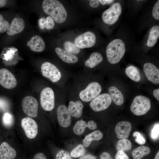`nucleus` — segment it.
I'll use <instances>...</instances> for the list:
<instances>
[{
  "mask_svg": "<svg viewBox=\"0 0 159 159\" xmlns=\"http://www.w3.org/2000/svg\"><path fill=\"white\" fill-rule=\"evenodd\" d=\"M42 8L44 12L57 23H62L67 19V11L62 4L58 0H44Z\"/></svg>",
  "mask_w": 159,
  "mask_h": 159,
  "instance_id": "1",
  "label": "nucleus"
},
{
  "mask_svg": "<svg viewBox=\"0 0 159 159\" xmlns=\"http://www.w3.org/2000/svg\"><path fill=\"white\" fill-rule=\"evenodd\" d=\"M126 51L125 43L121 39H113L107 45L106 48L107 59L112 64L119 62L124 55Z\"/></svg>",
  "mask_w": 159,
  "mask_h": 159,
  "instance_id": "2",
  "label": "nucleus"
},
{
  "mask_svg": "<svg viewBox=\"0 0 159 159\" xmlns=\"http://www.w3.org/2000/svg\"><path fill=\"white\" fill-rule=\"evenodd\" d=\"M151 101L147 97L139 95L133 99L130 107L131 112L137 116L142 115L146 113L150 109Z\"/></svg>",
  "mask_w": 159,
  "mask_h": 159,
  "instance_id": "3",
  "label": "nucleus"
},
{
  "mask_svg": "<svg viewBox=\"0 0 159 159\" xmlns=\"http://www.w3.org/2000/svg\"><path fill=\"white\" fill-rule=\"evenodd\" d=\"M122 11L121 4L118 2L115 3L103 12L102 17V21L107 25H113L118 21Z\"/></svg>",
  "mask_w": 159,
  "mask_h": 159,
  "instance_id": "4",
  "label": "nucleus"
},
{
  "mask_svg": "<svg viewBox=\"0 0 159 159\" xmlns=\"http://www.w3.org/2000/svg\"><path fill=\"white\" fill-rule=\"evenodd\" d=\"M101 91V86L99 83L95 82H92L80 92L79 97L83 101L88 102L99 95Z\"/></svg>",
  "mask_w": 159,
  "mask_h": 159,
  "instance_id": "5",
  "label": "nucleus"
},
{
  "mask_svg": "<svg viewBox=\"0 0 159 159\" xmlns=\"http://www.w3.org/2000/svg\"><path fill=\"white\" fill-rule=\"evenodd\" d=\"M41 71L43 76L53 82H57L61 78V72L54 65L50 62H44L41 66Z\"/></svg>",
  "mask_w": 159,
  "mask_h": 159,
  "instance_id": "6",
  "label": "nucleus"
},
{
  "mask_svg": "<svg viewBox=\"0 0 159 159\" xmlns=\"http://www.w3.org/2000/svg\"><path fill=\"white\" fill-rule=\"evenodd\" d=\"M112 102V100L109 94L104 93L98 95L92 100L90 106L94 111L99 112L107 109Z\"/></svg>",
  "mask_w": 159,
  "mask_h": 159,
  "instance_id": "7",
  "label": "nucleus"
},
{
  "mask_svg": "<svg viewBox=\"0 0 159 159\" xmlns=\"http://www.w3.org/2000/svg\"><path fill=\"white\" fill-rule=\"evenodd\" d=\"M41 106L45 110L50 111L54 108V96L53 91L49 87H46L42 90L40 97Z\"/></svg>",
  "mask_w": 159,
  "mask_h": 159,
  "instance_id": "8",
  "label": "nucleus"
},
{
  "mask_svg": "<svg viewBox=\"0 0 159 159\" xmlns=\"http://www.w3.org/2000/svg\"><path fill=\"white\" fill-rule=\"evenodd\" d=\"M96 39V36L93 32L88 31L77 37L75 39L74 43L79 48H90L94 45Z\"/></svg>",
  "mask_w": 159,
  "mask_h": 159,
  "instance_id": "9",
  "label": "nucleus"
},
{
  "mask_svg": "<svg viewBox=\"0 0 159 159\" xmlns=\"http://www.w3.org/2000/svg\"><path fill=\"white\" fill-rule=\"evenodd\" d=\"M22 106L24 112L29 117H35L37 116L38 103L33 97L28 96L24 97L22 100Z\"/></svg>",
  "mask_w": 159,
  "mask_h": 159,
  "instance_id": "10",
  "label": "nucleus"
},
{
  "mask_svg": "<svg viewBox=\"0 0 159 159\" xmlns=\"http://www.w3.org/2000/svg\"><path fill=\"white\" fill-rule=\"evenodd\" d=\"M22 128L27 137L30 139L34 138L38 132V127L36 122L30 117L23 118L21 122Z\"/></svg>",
  "mask_w": 159,
  "mask_h": 159,
  "instance_id": "11",
  "label": "nucleus"
},
{
  "mask_svg": "<svg viewBox=\"0 0 159 159\" xmlns=\"http://www.w3.org/2000/svg\"><path fill=\"white\" fill-rule=\"evenodd\" d=\"M17 82L14 76L8 70L5 68L0 69V84L7 89L15 87Z\"/></svg>",
  "mask_w": 159,
  "mask_h": 159,
  "instance_id": "12",
  "label": "nucleus"
},
{
  "mask_svg": "<svg viewBox=\"0 0 159 159\" xmlns=\"http://www.w3.org/2000/svg\"><path fill=\"white\" fill-rule=\"evenodd\" d=\"M143 70L148 80L154 84L159 83V69L154 64L150 62L145 63Z\"/></svg>",
  "mask_w": 159,
  "mask_h": 159,
  "instance_id": "13",
  "label": "nucleus"
},
{
  "mask_svg": "<svg viewBox=\"0 0 159 159\" xmlns=\"http://www.w3.org/2000/svg\"><path fill=\"white\" fill-rule=\"evenodd\" d=\"M58 121L59 124L64 127H68L71 124V117L68 108L64 105L59 106L57 110Z\"/></svg>",
  "mask_w": 159,
  "mask_h": 159,
  "instance_id": "14",
  "label": "nucleus"
},
{
  "mask_svg": "<svg viewBox=\"0 0 159 159\" xmlns=\"http://www.w3.org/2000/svg\"><path fill=\"white\" fill-rule=\"evenodd\" d=\"M132 130L131 123L127 121H122L118 123L115 126V131L117 138L119 139L127 138Z\"/></svg>",
  "mask_w": 159,
  "mask_h": 159,
  "instance_id": "15",
  "label": "nucleus"
},
{
  "mask_svg": "<svg viewBox=\"0 0 159 159\" xmlns=\"http://www.w3.org/2000/svg\"><path fill=\"white\" fill-rule=\"evenodd\" d=\"M24 20L19 17H15L12 20L7 32L9 36H13L22 32L25 27Z\"/></svg>",
  "mask_w": 159,
  "mask_h": 159,
  "instance_id": "16",
  "label": "nucleus"
},
{
  "mask_svg": "<svg viewBox=\"0 0 159 159\" xmlns=\"http://www.w3.org/2000/svg\"><path fill=\"white\" fill-rule=\"evenodd\" d=\"M27 45L32 51L37 52L43 51L45 47L43 39L41 37L37 35L32 37L27 42Z\"/></svg>",
  "mask_w": 159,
  "mask_h": 159,
  "instance_id": "17",
  "label": "nucleus"
},
{
  "mask_svg": "<svg viewBox=\"0 0 159 159\" xmlns=\"http://www.w3.org/2000/svg\"><path fill=\"white\" fill-rule=\"evenodd\" d=\"M16 150L7 143L2 142L0 146V159H13L16 155Z\"/></svg>",
  "mask_w": 159,
  "mask_h": 159,
  "instance_id": "18",
  "label": "nucleus"
},
{
  "mask_svg": "<svg viewBox=\"0 0 159 159\" xmlns=\"http://www.w3.org/2000/svg\"><path fill=\"white\" fill-rule=\"evenodd\" d=\"M55 52L59 58L66 63L74 64L78 60L77 56L60 48L56 47Z\"/></svg>",
  "mask_w": 159,
  "mask_h": 159,
  "instance_id": "19",
  "label": "nucleus"
},
{
  "mask_svg": "<svg viewBox=\"0 0 159 159\" xmlns=\"http://www.w3.org/2000/svg\"><path fill=\"white\" fill-rule=\"evenodd\" d=\"M83 107L82 103L80 100L75 102L71 101L69 103L68 108L71 116L79 118L82 115Z\"/></svg>",
  "mask_w": 159,
  "mask_h": 159,
  "instance_id": "20",
  "label": "nucleus"
},
{
  "mask_svg": "<svg viewBox=\"0 0 159 159\" xmlns=\"http://www.w3.org/2000/svg\"><path fill=\"white\" fill-rule=\"evenodd\" d=\"M108 92L112 101L116 105L118 106L122 105L124 101V98L123 95L116 87L112 86L108 89Z\"/></svg>",
  "mask_w": 159,
  "mask_h": 159,
  "instance_id": "21",
  "label": "nucleus"
},
{
  "mask_svg": "<svg viewBox=\"0 0 159 159\" xmlns=\"http://www.w3.org/2000/svg\"><path fill=\"white\" fill-rule=\"evenodd\" d=\"M159 37V26L155 25L150 29L146 45L149 47H152L155 45Z\"/></svg>",
  "mask_w": 159,
  "mask_h": 159,
  "instance_id": "22",
  "label": "nucleus"
},
{
  "mask_svg": "<svg viewBox=\"0 0 159 159\" xmlns=\"http://www.w3.org/2000/svg\"><path fill=\"white\" fill-rule=\"evenodd\" d=\"M103 60L102 55L98 52H94L85 62V65L90 68H93L100 63Z\"/></svg>",
  "mask_w": 159,
  "mask_h": 159,
  "instance_id": "23",
  "label": "nucleus"
},
{
  "mask_svg": "<svg viewBox=\"0 0 159 159\" xmlns=\"http://www.w3.org/2000/svg\"><path fill=\"white\" fill-rule=\"evenodd\" d=\"M103 137V134L100 131H95L85 136L83 140L84 146L86 147H88L92 141L100 140Z\"/></svg>",
  "mask_w": 159,
  "mask_h": 159,
  "instance_id": "24",
  "label": "nucleus"
},
{
  "mask_svg": "<svg viewBox=\"0 0 159 159\" xmlns=\"http://www.w3.org/2000/svg\"><path fill=\"white\" fill-rule=\"evenodd\" d=\"M150 152V149L149 147L142 145L138 147L133 151L132 155L133 159H141Z\"/></svg>",
  "mask_w": 159,
  "mask_h": 159,
  "instance_id": "25",
  "label": "nucleus"
},
{
  "mask_svg": "<svg viewBox=\"0 0 159 159\" xmlns=\"http://www.w3.org/2000/svg\"><path fill=\"white\" fill-rule=\"evenodd\" d=\"M125 72L126 75L133 81L138 82L141 80L140 72L135 67L132 66H129L126 69Z\"/></svg>",
  "mask_w": 159,
  "mask_h": 159,
  "instance_id": "26",
  "label": "nucleus"
},
{
  "mask_svg": "<svg viewBox=\"0 0 159 159\" xmlns=\"http://www.w3.org/2000/svg\"><path fill=\"white\" fill-rule=\"evenodd\" d=\"M132 145L131 142L127 139H122L118 140L117 143L116 148L118 151H123L130 150Z\"/></svg>",
  "mask_w": 159,
  "mask_h": 159,
  "instance_id": "27",
  "label": "nucleus"
},
{
  "mask_svg": "<svg viewBox=\"0 0 159 159\" xmlns=\"http://www.w3.org/2000/svg\"><path fill=\"white\" fill-rule=\"evenodd\" d=\"M87 127H88L87 124L85 121L82 120L76 122L74 126L73 130L75 134L80 135L84 132Z\"/></svg>",
  "mask_w": 159,
  "mask_h": 159,
  "instance_id": "28",
  "label": "nucleus"
},
{
  "mask_svg": "<svg viewBox=\"0 0 159 159\" xmlns=\"http://www.w3.org/2000/svg\"><path fill=\"white\" fill-rule=\"evenodd\" d=\"M66 50L71 53L77 54L80 52V49L75 44L69 41H66L64 44Z\"/></svg>",
  "mask_w": 159,
  "mask_h": 159,
  "instance_id": "29",
  "label": "nucleus"
},
{
  "mask_svg": "<svg viewBox=\"0 0 159 159\" xmlns=\"http://www.w3.org/2000/svg\"><path fill=\"white\" fill-rule=\"evenodd\" d=\"M85 153V150L83 146L80 144L72 151L70 155L73 158H77L83 156Z\"/></svg>",
  "mask_w": 159,
  "mask_h": 159,
  "instance_id": "30",
  "label": "nucleus"
},
{
  "mask_svg": "<svg viewBox=\"0 0 159 159\" xmlns=\"http://www.w3.org/2000/svg\"><path fill=\"white\" fill-rule=\"evenodd\" d=\"M9 25V22L0 14V33H3L7 31Z\"/></svg>",
  "mask_w": 159,
  "mask_h": 159,
  "instance_id": "31",
  "label": "nucleus"
},
{
  "mask_svg": "<svg viewBox=\"0 0 159 159\" xmlns=\"http://www.w3.org/2000/svg\"><path fill=\"white\" fill-rule=\"evenodd\" d=\"M3 122L6 125L10 126L13 123V117L9 113H4L3 117Z\"/></svg>",
  "mask_w": 159,
  "mask_h": 159,
  "instance_id": "32",
  "label": "nucleus"
},
{
  "mask_svg": "<svg viewBox=\"0 0 159 159\" xmlns=\"http://www.w3.org/2000/svg\"><path fill=\"white\" fill-rule=\"evenodd\" d=\"M152 15L155 20H159V0H158L154 5L152 10Z\"/></svg>",
  "mask_w": 159,
  "mask_h": 159,
  "instance_id": "33",
  "label": "nucleus"
},
{
  "mask_svg": "<svg viewBox=\"0 0 159 159\" xmlns=\"http://www.w3.org/2000/svg\"><path fill=\"white\" fill-rule=\"evenodd\" d=\"M71 157L68 152L62 150L59 151L56 159H73Z\"/></svg>",
  "mask_w": 159,
  "mask_h": 159,
  "instance_id": "34",
  "label": "nucleus"
},
{
  "mask_svg": "<svg viewBox=\"0 0 159 159\" xmlns=\"http://www.w3.org/2000/svg\"><path fill=\"white\" fill-rule=\"evenodd\" d=\"M133 136L136 137L135 139V141L138 144L143 145L145 143L146 141L145 139L138 132L135 131L134 132Z\"/></svg>",
  "mask_w": 159,
  "mask_h": 159,
  "instance_id": "35",
  "label": "nucleus"
},
{
  "mask_svg": "<svg viewBox=\"0 0 159 159\" xmlns=\"http://www.w3.org/2000/svg\"><path fill=\"white\" fill-rule=\"evenodd\" d=\"M9 107L8 102L4 98H0V111H6L8 109Z\"/></svg>",
  "mask_w": 159,
  "mask_h": 159,
  "instance_id": "36",
  "label": "nucleus"
},
{
  "mask_svg": "<svg viewBox=\"0 0 159 159\" xmlns=\"http://www.w3.org/2000/svg\"><path fill=\"white\" fill-rule=\"evenodd\" d=\"M54 25L53 20L50 16H47L46 18V29L50 30L53 29Z\"/></svg>",
  "mask_w": 159,
  "mask_h": 159,
  "instance_id": "37",
  "label": "nucleus"
},
{
  "mask_svg": "<svg viewBox=\"0 0 159 159\" xmlns=\"http://www.w3.org/2000/svg\"><path fill=\"white\" fill-rule=\"evenodd\" d=\"M159 125L157 124L154 126L151 132L152 138L154 139H157L159 136Z\"/></svg>",
  "mask_w": 159,
  "mask_h": 159,
  "instance_id": "38",
  "label": "nucleus"
},
{
  "mask_svg": "<svg viewBox=\"0 0 159 159\" xmlns=\"http://www.w3.org/2000/svg\"><path fill=\"white\" fill-rule=\"evenodd\" d=\"M115 159H129L127 155L123 151H118L117 153Z\"/></svg>",
  "mask_w": 159,
  "mask_h": 159,
  "instance_id": "39",
  "label": "nucleus"
},
{
  "mask_svg": "<svg viewBox=\"0 0 159 159\" xmlns=\"http://www.w3.org/2000/svg\"><path fill=\"white\" fill-rule=\"evenodd\" d=\"M38 24L41 29H43L46 28V18L44 17L40 18L38 20Z\"/></svg>",
  "mask_w": 159,
  "mask_h": 159,
  "instance_id": "40",
  "label": "nucleus"
},
{
  "mask_svg": "<svg viewBox=\"0 0 159 159\" xmlns=\"http://www.w3.org/2000/svg\"><path fill=\"white\" fill-rule=\"evenodd\" d=\"M88 127L91 130H94L96 129L97 125L96 123L92 120H90L87 123Z\"/></svg>",
  "mask_w": 159,
  "mask_h": 159,
  "instance_id": "41",
  "label": "nucleus"
},
{
  "mask_svg": "<svg viewBox=\"0 0 159 159\" xmlns=\"http://www.w3.org/2000/svg\"><path fill=\"white\" fill-rule=\"evenodd\" d=\"M89 5L90 6L93 8H97L99 5V0H91L89 1Z\"/></svg>",
  "mask_w": 159,
  "mask_h": 159,
  "instance_id": "42",
  "label": "nucleus"
},
{
  "mask_svg": "<svg viewBox=\"0 0 159 159\" xmlns=\"http://www.w3.org/2000/svg\"><path fill=\"white\" fill-rule=\"evenodd\" d=\"M100 159H112L110 154L106 152H103L100 155Z\"/></svg>",
  "mask_w": 159,
  "mask_h": 159,
  "instance_id": "43",
  "label": "nucleus"
},
{
  "mask_svg": "<svg viewBox=\"0 0 159 159\" xmlns=\"http://www.w3.org/2000/svg\"><path fill=\"white\" fill-rule=\"evenodd\" d=\"M33 159H47V158L44 154L40 153L35 154L34 156Z\"/></svg>",
  "mask_w": 159,
  "mask_h": 159,
  "instance_id": "44",
  "label": "nucleus"
},
{
  "mask_svg": "<svg viewBox=\"0 0 159 159\" xmlns=\"http://www.w3.org/2000/svg\"><path fill=\"white\" fill-rule=\"evenodd\" d=\"M79 159H97L96 157L91 154H87L81 157Z\"/></svg>",
  "mask_w": 159,
  "mask_h": 159,
  "instance_id": "45",
  "label": "nucleus"
},
{
  "mask_svg": "<svg viewBox=\"0 0 159 159\" xmlns=\"http://www.w3.org/2000/svg\"><path fill=\"white\" fill-rule=\"evenodd\" d=\"M153 96L155 98L159 101V89L158 88L154 89L153 92Z\"/></svg>",
  "mask_w": 159,
  "mask_h": 159,
  "instance_id": "46",
  "label": "nucleus"
},
{
  "mask_svg": "<svg viewBox=\"0 0 159 159\" xmlns=\"http://www.w3.org/2000/svg\"><path fill=\"white\" fill-rule=\"evenodd\" d=\"M113 0H99V2L102 5H104L106 4H110L114 1Z\"/></svg>",
  "mask_w": 159,
  "mask_h": 159,
  "instance_id": "47",
  "label": "nucleus"
},
{
  "mask_svg": "<svg viewBox=\"0 0 159 159\" xmlns=\"http://www.w3.org/2000/svg\"><path fill=\"white\" fill-rule=\"evenodd\" d=\"M6 0H0V8L6 5Z\"/></svg>",
  "mask_w": 159,
  "mask_h": 159,
  "instance_id": "48",
  "label": "nucleus"
},
{
  "mask_svg": "<svg viewBox=\"0 0 159 159\" xmlns=\"http://www.w3.org/2000/svg\"><path fill=\"white\" fill-rule=\"evenodd\" d=\"M159 159V151H158V152H157V154H156L154 159Z\"/></svg>",
  "mask_w": 159,
  "mask_h": 159,
  "instance_id": "49",
  "label": "nucleus"
}]
</instances>
